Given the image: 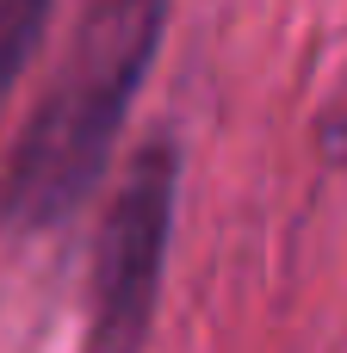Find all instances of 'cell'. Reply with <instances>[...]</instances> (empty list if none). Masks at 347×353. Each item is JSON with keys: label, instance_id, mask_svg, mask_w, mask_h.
<instances>
[{"label": "cell", "instance_id": "6da1fadb", "mask_svg": "<svg viewBox=\"0 0 347 353\" xmlns=\"http://www.w3.org/2000/svg\"><path fill=\"white\" fill-rule=\"evenodd\" d=\"M168 31V0H87L50 87L37 93L6 174H0V230L37 236L81 211V199L99 186L106 155L118 143V124L149 81L155 43Z\"/></svg>", "mask_w": 347, "mask_h": 353}, {"label": "cell", "instance_id": "7a4b0ae2", "mask_svg": "<svg viewBox=\"0 0 347 353\" xmlns=\"http://www.w3.org/2000/svg\"><path fill=\"white\" fill-rule=\"evenodd\" d=\"M174 143L155 137L130 155L93 242V285H87V353H143L155 329L161 261L174 230Z\"/></svg>", "mask_w": 347, "mask_h": 353}, {"label": "cell", "instance_id": "3957f363", "mask_svg": "<svg viewBox=\"0 0 347 353\" xmlns=\"http://www.w3.org/2000/svg\"><path fill=\"white\" fill-rule=\"evenodd\" d=\"M43 19H50V0H0V99L12 93L19 68L31 62L37 37H43Z\"/></svg>", "mask_w": 347, "mask_h": 353}]
</instances>
